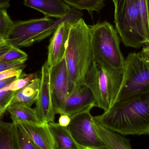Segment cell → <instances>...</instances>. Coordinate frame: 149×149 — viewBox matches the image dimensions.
Wrapping results in <instances>:
<instances>
[{
	"label": "cell",
	"mask_w": 149,
	"mask_h": 149,
	"mask_svg": "<svg viewBox=\"0 0 149 149\" xmlns=\"http://www.w3.org/2000/svg\"><path fill=\"white\" fill-rule=\"evenodd\" d=\"M94 119L103 127L122 135L149 134V92L122 101Z\"/></svg>",
	"instance_id": "6da1fadb"
},
{
	"label": "cell",
	"mask_w": 149,
	"mask_h": 149,
	"mask_svg": "<svg viewBox=\"0 0 149 149\" xmlns=\"http://www.w3.org/2000/svg\"><path fill=\"white\" fill-rule=\"evenodd\" d=\"M70 32L65 58L69 76V95L83 82L93 59L89 26L81 17L70 21Z\"/></svg>",
	"instance_id": "7a4b0ae2"
},
{
	"label": "cell",
	"mask_w": 149,
	"mask_h": 149,
	"mask_svg": "<svg viewBox=\"0 0 149 149\" xmlns=\"http://www.w3.org/2000/svg\"><path fill=\"white\" fill-rule=\"evenodd\" d=\"M89 26L93 61L108 68L123 71L125 60L116 29L107 21Z\"/></svg>",
	"instance_id": "3957f363"
},
{
	"label": "cell",
	"mask_w": 149,
	"mask_h": 149,
	"mask_svg": "<svg viewBox=\"0 0 149 149\" xmlns=\"http://www.w3.org/2000/svg\"><path fill=\"white\" fill-rule=\"evenodd\" d=\"M123 71L108 68L93 61L83 82L93 93L96 107L104 112L113 105L120 88Z\"/></svg>",
	"instance_id": "277c9868"
},
{
	"label": "cell",
	"mask_w": 149,
	"mask_h": 149,
	"mask_svg": "<svg viewBox=\"0 0 149 149\" xmlns=\"http://www.w3.org/2000/svg\"><path fill=\"white\" fill-rule=\"evenodd\" d=\"M116 29L127 47L139 49L149 44L139 18L136 0H113Z\"/></svg>",
	"instance_id": "5b68a950"
},
{
	"label": "cell",
	"mask_w": 149,
	"mask_h": 149,
	"mask_svg": "<svg viewBox=\"0 0 149 149\" xmlns=\"http://www.w3.org/2000/svg\"><path fill=\"white\" fill-rule=\"evenodd\" d=\"M79 17H80V15L77 14L57 20L45 16L38 19L19 21L14 24L5 40L14 47H29L49 36L63 21Z\"/></svg>",
	"instance_id": "8992f818"
},
{
	"label": "cell",
	"mask_w": 149,
	"mask_h": 149,
	"mask_svg": "<svg viewBox=\"0 0 149 149\" xmlns=\"http://www.w3.org/2000/svg\"><path fill=\"white\" fill-rule=\"evenodd\" d=\"M149 92V63L139 53H130L125 60L123 79L115 102L137 94Z\"/></svg>",
	"instance_id": "52a82bcc"
},
{
	"label": "cell",
	"mask_w": 149,
	"mask_h": 149,
	"mask_svg": "<svg viewBox=\"0 0 149 149\" xmlns=\"http://www.w3.org/2000/svg\"><path fill=\"white\" fill-rule=\"evenodd\" d=\"M90 111L73 116L67 128L76 143L84 149H107L95 131Z\"/></svg>",
	"instance_id": "ba28073f"
},
{
	"label": "cell",
	"mask_w": 149,
	"mask_h": 149,
	"mask_svg": "<svg viewBox=\"0 0 149 149\" xmlns=\"http://www.w3.org/2000/svg\"><path fill=\"white\" fill-rule=\"evenodd\" d=\"M69 76L65 58L50 68V87L55 113L61 114L69 95Z\"/></svg>",
	"instance_id": "9c48e42d"
},
{
	"label": "cell",
	"mask_w": 149,
	"mask_h": 149,
	"mask_svg": "<svg viewBox=\"0 0 149 149\" xmlns=\"http://www.w3.org/2000/svg\"><path fill=\"white\" fill-rule=\"evenodd\" d=\"M94 107L96 102L93 93L82 82L77 84L69 94L61 114L68 115L71 119L78 114L91 110Z\"/></svg>",
	"instance_id": "30bf717a"
},
{
	"label": "cell",
	"mask_w": 149,
	"mask_h": 149,
	"mask_svg": "<svg viewBox=\"0 0 149 149\" xmlns=\"http://www.w3.org/2000/svg\"><path fill=\"white\" fill-rule=\"evenodd\" d=\"M50 70L46 61L41 70L39 94L35 108L39 120L45 124L54 122L56 115L50 87Z\"/></svg>",
	"instance_id": "8fae6325"
},
{
	"label": "cell",
	"mask_w": 149,
	"mask_h": 149,
	"mask_svg": "<svg viewBox=\"0 0 149 149\" xmlns=\"http://www.w3.org/2000/svg\"><path fill=\"white\" fill-rule=\"evenodd\" d=\"M70 20H65L59 24L50 40L46 60L50 68L64 58L70 32Z\"/></svg>",
	"instance_id": "7c38bea8"
},
{
	"label": "cell",
	"mask_w": 149,
	"mask_h": 149,
	"mask_svg": "<svg viewBox=\"0 0 149 149\" xmlns=\"http://www.w3.org/2000/svg\"><path fill=\"white\" fill-rule=\"evenodd\" d=\"M25 6L35 9L48 17L66 18L79 14L63 0H24Z\"/></svg>",
	"instance_id": "4fadbf2b"
},
{
	"label": "cell",
	"mask_w": 149,
	"mask_h": 149,
	"mask_svg": "<svg viewBox=\"0 0 149 149\" xmlns=\"http://www.w3.org/2000/svg\"><path fill=\"white\" fill-rule=\"evenodd\" d=\"M31 140L42 149H54L53 140L47 124L17 123Z\"/></svg>",
	"instance_id": "5bb4252c"
},
{
	"label": "cell",
	"mask_w": 149,
	"mask_h": 149,
	"mask_svg": "<svg viewBox=\"0 0 149 149\" xmlns=\"http://www.w3.org/2000/svg\"><path fill=\"white\" fill-rule=\"evenodd\" d=\"M93 126L107 149H132L127 138L103 127L95 120Z\"/></svg>",
	"instance_id": "9a60e30c"
},
{
	"label": "cell",
	"mask_w": 149,
	"mask_h": 149,
	"mask_svg": "<svg viewBox=\"0 0 149 149\" xmlns=\"http://www.w3.org/2000/svg\"><path fill=\"white\" fill-rule=\"evenodd\" d=\"M48 126L54 149H84L76 143L67 127H62L55 122L49 123Z\"/></svg>",
	"instance_id": "2e32d148"
},
{
	"label": "cell",
	"mask_w": 149,
	"mask_h": 149,
	"mask_svg": "<svg viewBox=\"0 0 149 149\" xmlns=\"http://www.w3.org/2000/svg\"><path fill=\"white\" fill-rule=\"evenodd\" d=\"M10 115L13 123H25L30 124H45L39 120L35 108L20 103L10 105L7 110Z\"/></svg>",
	"instance_id": "e0dca14e"
},
{
	"label": "cell",
	"mask_w": 149,
	"mask_h": 149,
	"mask_svg": "<svg viewBox=\"0 0 149 149\" xmlns=\"http://www.w3.org/2000/svg\"><path fill=\"white\" fill-rule=\"evenodd\" d=\"M40 83V79L37 76L27 86L15 91L9 106L14 103H18L31 107L37 100Z\"/></svg>",
	"instance_id": "ac0fdd59"
},
{
	"label": "cell",
	"mask_w": 149,
	"mask_h": 149,
	"mask_svg": "<svg viewBox=\"0 0 149 149\" xmlns=\"http://www.w3.org/2000/svg\"><path fill=\"white\" fill-rule=\"evenodd\" d=\"M14 127L13 122L0 121V149H19Z\"/></svg>",
	"instance_id": "d6986e66"
},
{
	"label": "cell",
	"mask_w": 149,
	"mask_h": 149,
	"mask_svg": "<svg viewBox=\"0 0 149 149\" xmlns=\"http://www.w3.org/2000/svg\"><path fill=\"white\" fill-rule=\"evenodd\" d=\"M73 8L79 10H87L93 15L94 12L99 13L105 6L104 2L107 0H63ZM112 1L113 0H112Z\"/></svg>",
	"instance_id": "ffe728a7"
},
{
	"label": "cell",
	"mask_w": 149,
	"mask_h": 149,
	"mask_svg": "<svg viewBox=\"0 0 149 149\" xmlns=\"http://www.w3.org/2000/svg\"><path fill=\"white\" fill-rule=\"evenodd\" d=\"M14 124L15 136L19 149H42L26 134L19 124Z\"/></svg>",
	"instance_id": "44dd1931"
},
{
	"label": "cell",
	"mask_w": 149,
	"mask_h": 149,
	"mask_svg": "<svg viewBox=\"0 0 149 149\" xmlns=\"http://www.w3.org/2000/svg\"><path fill=\"white\" fill-rule=\"evenodd\" d=\"M28 58V55L24 52L11 45L10 49L3 56L1 60L7 63H25Z\"/></svg>",
	"instance_id": "7402d4cb"
},
{
	"label": "cell",
	"mask_w": 149,
	"mask_h": 149,
	"mask_svg": "<svg viewBox=\"0 0 149 149\" xmlns=\"http://www.w3.org/2000/svg\"><path fill=\"white\" fill-rule=\"evenodd\" d=\"M7 9L0 7V37L5 39L15 24L8 15Z\"/></svg>",
	"instance_id": "603a6c76"
},
{
	"label": "cell",
	"mask_w": 149,
	"mask_h": 149,
	"mask_svg": "<svg viewBox=\"0 0 149 149\" xmlns=\"http://www.w3.org/2000/svg\"><path fill=\"white\" fill-rule=\"evenodd\" d=\"M37 76L36 73L29 74L22 73L19 78L15 80L8 86L1 90L4 91H17L27 86Z\"/></svg>",
	"instance_id": "cb8c5ba5"
},
{
	"label": "cell",
	"mask_w": 149,
	"mask_h": 149,
	"mask_svg": "<svg viewBox=\"0 0 149 149\" xmlns=\"http://www.w3.org/2000/svg\"><path fill=\"white\" fill-rule=\"evenodd\" d=\"M141 24L149 37V22L146 0H136Z\"/></svg>",
	"instance_id": "d4e9b609"
},
{
	"label": "cell",
	"mask_w": 149,
	"mask_h": 149,
	"mask_svg": "<svg viewBox=\"0 0 149 149\" xmlns=\"http://www.w3.org/2000/svg\"><path fill=\"white\" fill-rule=\"evenodd\" d=\"M15 91L0 90V110L5 113L14 96Z\"/></svg>",
	"instance_id": "484cf974"
},
{
	"label": "cell",
	"mask_w": 149,
	"mask_h": 149,
	"mask_svg": "<svg viewBox=\"0 0 149 149\" xmlns=\"http://www.w3.org/2000/svg\"><path fill=\"white\" fill-rule=\"evenodd\" d=\"M23 70L22 68H13L1 72H0V80L12 77L19 78L22 73Z\"/></svg>",
	"instance_id": "4316f807"
},
{
	"label": "cell",
	"mask_w": 149,
	"mask_h": 149,
	"mask_svg": "<svg viewBox=\"0 0 149 149\" xmlns=\"http://www.w3.org/2000/svg\"><path fill=\"white\" fill-rule=\"evenodd\" d=\"M24 63L19 62L7 63L3 60H0V72L8 69L13 68H22L24 69Z\"/></svg>",
	"instance_id": "83f0119b"
},
{
	"label": "cell",
	"mask_w": 149,
	"mask_h": 149,
	"mask_svg": "<svg viewBox=\"0 0 149 149\" xmlns=\"http://www.w3.org/2000/svg\"><path fill=\"white\" fill-rule=\"evenodd\" d=\"M143 46L142 50L138 53L142 58L149 63V44H145Z\"/></svg>",
	"instance_id": "f1b7e54d"
},
{
	"label": "cell",
	"mask_w": 149,
	"mask_h": 149,
	"mask_svg": "<svg viewBox=\"0 0 149 149\" xmlns=\"http://www.w3.org/2000/svg\"><path fill=\"white\" fill-rule=\"evenodd\" d=\"M71 120L70 117L68 115L61 114L58 120V124L62 127H68L70 123Z\"/></svg>",
	"instance_id": "f546056e"
},
{
	"label": "cell",
	"mask_w": 149,
	"mask_h": 149,
	"mask_svg": "<svg viewBox=\"0 0 149 149\" xmlns=\"http://www.w3.org/2000/svg\"><path fill=\"white\" fill-rule=\"evenodd\" d=\"M17 77H12L8 79L0 80V90L5 88L6 87L8 86L10 83H12L13 81L17 79Z\"/></svg>",
	"instance_id": "4dcf8cb0"
},
{
	"label": "cell",
	"mask_w": 149,
	"mask_h": 149,
	"mask_svg": "<svg viewBox=\"0 0 149 149\" xmlns=\"http://www.w3.org/2000/svg\"><path fill=\"white\" fill-rule=\"evenodd\" d=\"M10 0H0V7L8 8L10 7Z\"/></svg>",
	"instance_id": "1f68e13d"
},
{
	"label": "cell",
	"mask_w": 149,
	"mask_h": 149,
	"mask_svg": "<svg viewBox=\"0 0 149 149\" xmlns=\"http://www.w3.org/2000/svg\"><path fill=\"white\" fill-rule=\"evenodd\" d=\"M6 42V40L4 38H2L0 37V46L2 45L3 44L5 43Z\"/></svg>",
	"instance_id": "d6a6232c"
},
{
	"label": "cell",
	"mask_w": 149,
	"mask_h": 149,
	"mask_svg": "<svg viewBox=\"0 0 149 149\" xmlns=\"http://www.w3.org/2000/svg\"><path fill=\"white\" fill-rule=\"evenodd\" d=\"M146 3H147V9H148L149 22V0H146Z\"/></svg>",
	"instance_id": "836d02e7"
},
{
	"label": "cell",
	"mask_w": 149,
	"mask_h": 149,
	"mask_svg": "<svg viewBox=\"0 0 149 149\" xmlns=\"http://www.w3.org/2000/svg\"><path fill=\"white\" fill-rule=\"evenodd\" d=\"M4 113H3L1 110H0V121L1 120V119L2 118L3 116Z\"/></svg>",
	"instance_id": "e575fe53"
}]
</instances>
